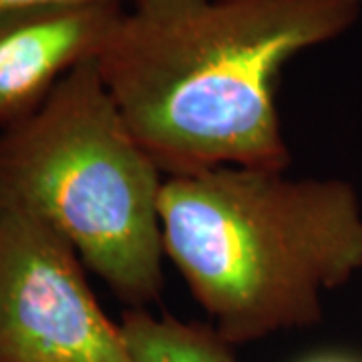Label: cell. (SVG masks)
I'll list each match as a JSON object with an SVG mask.
<instances>
[{"label": "cell", "mask_w": 362, "mask_h": 362, "mask_svg": "<svg viewBox=\"0 0 362 362\" xmlns=\"http://www.w3.org/2000/svg\"><path fill=\"white\" fill-rule=\"evenodd\" d=\"M358 0H137L97 59L165 175L288 169L276 87L300 52L358 21Z\"/></svg>", "instance_id": "cell-1"}, {"label": "cell", "mask_w": 362, "mask_h": 362, "mask_svg": "<svg viewBox=\"0 0 362 362\" xmlns=\"http://www.w3.org/2000/svg\"><path fill=\"white\" fill-rule=\"evenodd\" d=\"M165 258L228 342L312 326L326 292L362 270V204L342 180L286 169L168 175Z\"/></svg>", "instance_id": "cell-2"}, {"label": "cell", "mask_w": 362, "mask_h": 362, "mask_svg": "<svg viewBox=\"0 0 362 362\" xmlns=\"http://www.w3.org/2000/svg\"><path fill=\"white\" fill-rule=\"evenodd\" d=\"M165 177L121 115L97 59L0 133V199L47 221L135 308L163 286Z\"/></svg>", "instance_id": "cell-3"}, {"label": "cell", "mask_w": 362, "mask_h": 362, "mask_svg": "<svg viewBox=\"0 0 362 362\" xmlns=\"http://www.w3.org/2000/svg\"><path fill=\"white\" fill-rule=\"evenodd\" d=\"M0 362H133L75 247L0 199Z\"/></svg>", "instance_id": "cell-4"}, {"label": "cell", "mask_w": 362, "mask_h": 362, "mask_svg": "<svg viewBox=\"0 0 362 362\" xmlns=\"http://www.w3.org/2000/svg\"><path fill=\"white\" fill-rule=\"evenodd\" d=\"M125 11L90 2L0 18V127L30 115L71 71L99 59Z\"/></svg>", "instance_id": "cell-5"}, {"label": "cell", "mask_w": 362, "mask_h": 362, "mask_svg": "<svg viewBox=\"0 0 362 362\" xmlns=\"http://www.w3.org/2000/svg\"><path fill=\"white\" fill-rule=\"evenodd\" d=\"M133 362H235L216 332L133 308L121 320Z\"/></svg>", "instance_id": "cell-6"}, {"label": "cell", "mask_w": 362, "mask_h": 362, "mask_svg": "<svg viewBox=\"0 0 362 362\" xmlns=\"http://www.w3.org/2000/svg\"><path fill=\"white\" fill-rule=\"evenodd\" d=\"M90 2H119V4H133L137 0H0V18L11 14L51 8V6H69V4H90Z\"/></svg>", "instance_id": "cell-7"}, {"label": "cell", "mask_w": 362, "mask_h": 362, "mask_svg": "<svg viewBox=\"0 0 362 362\" xmlns=\"http://www.w3.org/2000/svg\"><path fill=\"white\" fill-rule=\"evenodd\" d=\"M304 362H358L354 358H349V356H338V354H322V356H316V358H310V361Z\"/></svg>", "instance_id": "cell-8"}, {"label": "cell", "mask_w": 362, "mask_h": 362, "mask_svg": "<svg viewBox=\"0 0 362 362\" xmlns=\"http://www.w3.org/2000/svg\"><path fill=\"white\" fill-rule=\"evenodd\" d=\"M358 2H361V6H362V0H358Z\"/></svg>", "instance_id": "cell-9"}]
</instances>
